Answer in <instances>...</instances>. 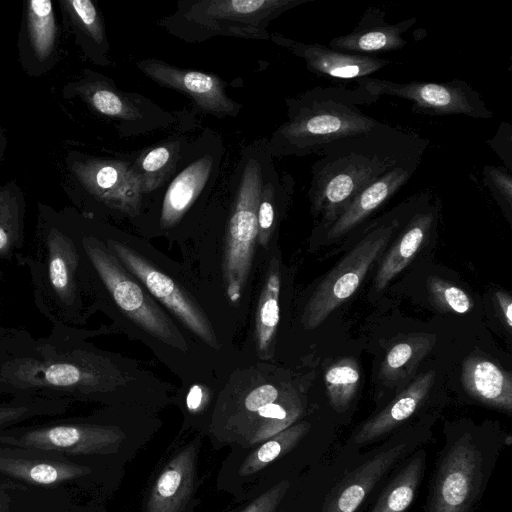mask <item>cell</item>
Instances as JSON below:
<instances>
[{
	"mask_svg": "<svg viewBox=\"0 0 512 512\" xmlns=\"http://www.w3.org/2000/svg\"><path fill=\"white\" fill-rule=\"evenodd\" d=\"M94 332L53 325L35 338L20 328L0 327V396L49 400H102L115 389L118 371L85 339Z\"/></svg>",
	"mask_w": 512,
	"mask_h": 512,
	"instance_id": "obj_1",
	"label": "cell"
},
{
	"mask_svg": "<svg viewBox=\"0 0 512 512\" xmlns=\"http://www.w3.org/2000/svg\"><path fill=\"white\" fill-rule=\"evenodd\" d=\"M428 141L381 122L370 131L325 146L311 167V212L330 225L366 186L389 170L423 157Z\"/></svg>",
	"mask_w": 512,
	"mask_h": 512,
	"instance_id": "obj_2",
	"label": "cell"
},
{
	"mask_svg": "<svg viewBox=\"0 0 512 512\" xmlns=\"http://www.w3.org/2000/svg\"><path fill=\"white\" fill-rule=\"evenodd\" d=\"M367 104V96L355 86H317L286 98L287 120L273 132L268 152L276 157H303L370 131L381 122L359 108Z\"/></svg>",
	"mask_w": 512,
	"mask_h": 512,
	"instance_id": "obj_3",
	"label": "cell"
},
{
	"mask_svg": "<svg viewBox=\"0 0 512 512\" xmlns=\"http://www.w3.org/2000/svg\"><path fill=\"white\" fill-rule=\"evenodd\" d=\"M16 262L30 272L34 304L53 325H84L78 230L54 219L40 223L28 253Z\"/></svg>",
	"mask_w": 512,
	"mask_h": 512,
	"instance_id": "obj_4",
	"label": "cell"
},
{
	"mask_svg": "<svg viewBox=\"0 0 512 512\" xmlns=\"http://www.w3.org/2000/svg\"><path fill=\"white\" fill-rule=\"evenodd\" d=\"M508 440L473 427L446 431L422 512H477Z\"/></svg>",
	"mask_w": 512,
	"mask_h": 512,
	"instance_id": "obj_5",
	"label": "cell"
},
{
	"mask_svg": "<svg viewBox=\"0 0 512 512\" xmlns=\"http://www.w3.org/2000/svg\"><path fill=\"white\" fill-rule=\"evenodd\" d=\"M80 282L84 294L113 303L125 316L161 341L185 350L183 336L144 286L95 234L78 230Z\"/></svg>",
	"mask_w": 512,
	"mask_h": 512,
	"instance_id": "obj_6",
	"label": "cell"
},
{
	"mask_svg": "<svg viewBox=\"0 0 512 512\" xmlns=\"http://www.w3.org/2000/svg\"><path fill=\"white\" fill-rule=\"evenodd\" d=\"M313 0H183L160 20L168 33L186 42L216 36L270 40L268 26L284 12Z\"/></svg>",
	"mask_w": 512,
	"mask_h": 512,
	"instance_id": "obj_7",
	"label": "cell"
},
{
	"mask_svg": "<svg viewBox=\"0 0 512 512\" xmlns=\"http://www.w3.org/2000/svg\"><path fill=\"white\" fill-rule=\"evenodd\" d=\"M430 199V193L415 194L399 207L369 225L362 238L325 276L304 307L301 323L315 329L360 286L370 267L384 251L402 220Z\"/></svg>",
	"mask_w": 512,
	"mask_h": 512,
	"instance_id": "obj_8",
	"label": "cell"
},
{
	"mask_svg": "<svg viewBox=\"0 0 512 512\" xmlns=\"http://www.w3.org/2000/svg\"><path fill=\"white\" fill-rule=\"evenodd\" d=\"M265 173L248 157L241 169L228 223L224 274L229 299L237 302L247 281L258 237L257 208Z\"/></svg>",
	"mask_w": 512,
	"mask_h": 512,
	"instance_id": "obj_9",
	"label": "cell"
},
{
	"mask_svg": "<svg viewBox=\"0 0 512 512\" xmlns=\"http://www.w3.org/2000/svg\"><path fill=\"white\" fill-rule=\"evenodd\" d=\"M355 87L365 93L370 104L382 96H392L409 101L412 110L423 115H462L479 120L493 117L482 96L462 79L399 83L366 77L357 80Z\"/></svg>",
	"mask_w": 512,
	"mask_h": 512,
	"instance_id": "obj_10",
	"label": "cell"
},
{
	"mask_svg": "<svg viewBox=\"0 0 512 512\" xmlns=\"http://www.w3.org/2000/svg\"><path fill=\"white\" fill-rule=\"evenodd\" d=\"M426 431L398 432L371 450L325 497L321 512H358L394 469L427 442Z\"/></svg>",
	"mask_w": 512,
	"mask_h": 512,
	"instance_id": "obj_11",
	"label": "cell"
},
{
	"mask_svg": "<svg viewBox=\"0 0 512 512\" xmlns=\"http://www.w3.org/2000/svg\"><path fill=\"white\" fill-rule=\"evenodd\" d=\"M0 442L12 447L72 455L116 452L124 440L120 428L92 422H63L10 430Z\"/></svg>",
	"mask_w": 512,
	"mask_h": 512,
	"instance_id": "obj_12",
	"label": "cell"
},
{
	"mask_svg": "<svg viewBox=\"0 0 512 512\" xmlns=\"http://www.w3.org/2000/svg\"><path fill=\"white\" fill-rule=\"evenodd\" d=\"M104 242L110 252L144 286L151 296L168 308L201 340L210 346H217L214 330L207 317L172 278L119 240L106 238Z\"/></svg>",
	"mask_w": 512,
	"mask_h": 512,
	"instance_id": "obj_13",
	"label": "cell"
},
{
	"mask_svg": "<svg viewBox=\"0 0 512 512\" xmlns=\"http://www.w3.org/2000/svg\"><path fill=\"white\" fill-rule=\"evenodd\" d=\"M137 67L159 85L189 97L204 113L216 117L236 116L241 106L225 92L220 78L205 72L183 69L158 59H144Z\"/></svg>",
	"mask_w": 512,
	"mask_h": 512,
	"instance_id": "obj_14",
	"label": "cell"
},
{
	"mask_svg": "<svg viewBox=\"0 0 512 512\" xmlns=\"http://www.w3.org/2000/svg\"><path fill=\"white\" fill-rule=\"evenodd\" d=\"M270 41L301 58L310 72L336 81L356 82L391 63L385 58L341 52L324 44L304 43L279 33H271Z\"/></svg>",
	"mask_w": 512,
	"mask_h": 512,
	"instance_id": "obj_15",
	"label": "cell"
},
{
	"mask_svg": "<svg viewBox=\"0 0 512 512\" xmlns=\"http://www.w3.org/2000/svg\"><path fill=\"white\" fill-rule=\"evenodd\" d=\"M422 157L412 158L389 170L362 189L327 227L325 238L335 240L357 228L387 203L414 175Z\"/></svg>",
	"mask_w": 512,
	"mask_h": 512,
	"instance_id": "obj_16",
	"label": "cell"
},
{
	"mask_svg": "<svg viewBox=\"0 0 512 512\" xmlns=\"http://www.w3.org/2000/svg\"><path fill=\"white\" fill-rule=\"evenodd\" d=\"M434 380L433 370L419 375L383 409L359 424L347 439L346 447L363 448L390 436L419 410Z\"/></svg>",
	"mask_w": 512,
	"mask_h": 512,
	"instance_id": "obj_17",
	"label": "cell"
},
{
	"mask_svg": "<svg viewBox=\"0 0 512 512\" xmlns=\"http://www.w3.org/2000/svg\"><path fill=\"white\" fill-rule=\"evenodd\" d=\"M199 441L179 450L164 465L149 491L144 512H183L196 485Z\"/></svg>",
	"mask_w": 512,
	"mask_h": 512,
	"instance_id": "obj_18",
	"label": "cell"
},
{
	"mask_svg": "<svg viewBox=\"0 0 512 512\" xmlns=\"http://www.w3.org/2000/svg\"><path fill=\"white\" fill-rule=\"evenodd\" d=\"M415 17L397 23L387 22L384 10L369 6L350 32L330 40L328 46L346 53L372 55L402 49L403 37L415 23Z\"/></svg>",
	"mask_w": 512,
	"mask_h": 512,
	"instance_id": "obj_19",
	"label": "cell"
},
{
	"mask_svg": "<svg viewBox=\"0 0 512 512\" xmlns=\"http://www.w3.org/2000/svg\"><path fill=\"white\" fill-rule=\"evenodd\" d=\"M85 178L93 193L107 206L129 216L139 214L144 193L131 163L94 162L86 168Z\"/></svg>",
	"mask_w": 512,
	"mask_h": 512,
	"instance_id": "obj_20",
	"label": "cell"
},
{
	"mask_svg": "<svg viewBox=\"0 0 512 512\" xmlns=\"http://www.w3.org/2000/svg\"><path fill=\"white\" fill-rule=\"evenodd\" d=\"M25 448L0 450V473L36 485H55L90 473V468L66 459L38 455Z\"/></svg>",
	"mask_w": 512,
	"mask_h": 512,
	"instance_id": "obj_21",
	"label": "cell"
},
{
	"mask_svg": "<svg viewBox=\"0 0 512 512\" xmlns=\"http://www.w3.org/2000/svg\"><path fill=\"white\" fill-rule=\"evenodd\" d=\"M438 216V208L429 201L418 208L407 220L400 237L383 259L373 286L379 292L394 279L417 255L429 237Z\"/></svg>",
	"mask_w": 512,
	"mask_h": 512,
	"instance_id": "obj_22",
	"label": "cell"
},
{
	"mask_svg": "<svg viewBox=\"0 0 512 512\" xmlns=\"http://www.w3.org/2000/svg\"><path fill=\"white\" fill-rule=\"evenodd\" d=\"M461 381L473 399L489 408L511 413V374L494 362L481 356L468 357L462 365Z\"/></svg>",
	"mask_w": 512,
	"mask_h": 512,
	"instance_id": "obj_23",
	"label": "cell"
},
{
	"mask_svg": "<svg viewBox=\"0 0 512 512\" xmlns=\"http://www.w3.org/2000/svg\"><path fill=\"white\" fill-rule=\"evenodd\" d=\"M426 461L425 446L405 458L382 484L369 512H407L424 476Z\"/></svg>",
	"mask_w": 512,
	"mask_h": 512,
	"instance_id": "obj_24",
	"label": "cell"
},
{
	"mask_svg": "<svg viewBox=\"0 0 512 512\" xmlns=\"http://www.w3.org/2000/svg\"><path fill=\"white\" fill-rule=\"evenodd\" d=\"M214 158L205 154L183 169L170 183L163 199L160 224L170 228L177 224L207 184Z\"/></svg>",
	"mask_w": 512,
	"mask_h": 512,
	"instance_id": "obj_25",
	"label": "cell"
},
{
	"mask_svg": "<svg viewBox=\"0 0 512 512\" xmlns=\"http://www.w3.org/2000/svg\"><path fill=\"white\" fill-rule=\"evenodd\" d=\"M435 342V335L422 333L412 334L394 344L381 364V380L391 386L406 379L433 349Z\"/></svg>",
	"mask_w": 512,
	"mask_h": 512,
	"instance_id": "obj_26",
	"label": "cell"
},
{
	"mask_svg": "<svg viewBox=\"0 0 512 512\" xmlns=\"http://www.w3.org/2000/svg\"><path fill=\"white\" fill-rule=\"evenodd\" d=\"M181 147L180 141L156 145L141 152L134 163H131L140 179L143 193L156 190L174 173Z\"/></svg>",
	"mask_w": 512,
	"mask_h": 512,
	"instance_id": "obj_27",
	"label": "cell"
},
{
	"mask_svg": "<svg viewBox=\"0 0 512 512\" xmlns=\"http://www.w3.org/2000/svg\"><path fill=\"white\" fill-rule=\"evenodd\" d=\"M280 271L273 260L263 286L256 313V342L260 353L267 354L279 323Z\"/></svg>",
	"mask_w": 512,
	"mask_h": 512,
	"instance_id": "obj_28",
	"label": "cell"
},
{
	"mask_svg": "<svg viewBox=\"0 0 512 512\" xmlns=\"http://www.w3.org/2000/svg\"><path fill=\"white\" fill-rule=\"evenodd\" d=\"M310 429V423L301 421L294 423L285 430L265 440L244 460L240 467V473L244 476L262 470L268 464L285 455L306 435Z\"/></svg>",
	"mask_w": 512,
	"mask_h": 512,
	"instance_id": "obj_29",
	"label": "cell"
},
{
	"mask_svg": "<svg viewBox=\"0 0 512 512\" xmlns=\"http://www.w3.org/2000/svg\"><path fill=\"white\" fill-rule=\"evenodd\" d=\"M324 381L331 407L340 413L346 411L354 400L359 386L358 363L351 357L332 363L325 371Z\"/></svg>",
	"mask_w": 512,
	"mask_h": 512,
	"instance_id": "obj_30",
	"label": "cell"
},
{
	"mask_svg": "<svg viewBox=\"0 0 512 512\" xmlns=\"http://www.w3.org/2000/svg\"><path fill=\"white\" fill-rule=\"evenodd\" d=\"M90 99L95 109L106 116L127 121L128 124L145 120L148 100L139 95L124 94L107 86H96Z\"/></svg>",
	"mask_w": 512,
	"mask_h": 512,
	"instance_id": "obj_31",
	"label": "cell"
},
{
	"mask_svg": "<svg viewBox=\"0 0 512 512\" xmlns=\"http://www.w3.org/2000/svg\"><path fill=\"white\" fill-rule=\"evenodd\" d=\"M68 404L43 398L13 397L0 403V430L34 418L63 414L67 411Z\"/></svg>",
	"mask_w": 512,
	"mask_h": 512,
	"instance_id": "obj_32",
	"label": "cell"
},
{
	"mask_svg": "<svg viewBox=\"0 0 512 512\" xmlns=\"http://www.w3.org/2000/svg\"><path fill=\"white\" fill-rule=\"evenodd\" d=\"M24 231L18 207L0 206V261H16L23 253Z\"/></svg>",
	"mask_w": 512,
	"mask_h": 512,
	"instance_id": "obj_33",
	"label": "cell"
},
{
	"mask_svg": "<svg viewBox=\"0 0 512 512\" xmlns=\"http://www.w3.org/2000/svg\"><path fill=\"white\" fill-rule=\"evenodd\" d=\"M30 30L36 51L46 56L53 44L55 24L49 0H32L29 3Z\"/></svg>",
	"mask_w": 512,
	"mask_h": 512,
	"instance_id": "obj_34",
	"label": "cell"
},
{
	"mask_svg": "<svg viewBox=\"0 0 512 512\" xmlns=\"http://www.w3.org/2000/svg\"><path fill=\"white\" fill-rule=\"evenodd\" d=\"M427 288L431 301L442 311L464 314L473 307L469 295L446 280L431 276L427 280Z\"/></svg>",
	"mask_w": 512,
	"mask_h": 512,
	"instance_id": "obj_35",
	"label": "cell"
},
{
	"mask_svg": "<svg viewBox=\"0 0 512 512\" xmlns=\"http://www.w3.org/2000/svg\"><path fill=\"white\" fill-rule=\"evenodd\" d=\"M484 185L508 214L512 208V176L505 166L485 165L482 170Z\"/></svg>",
	"mask_w": 512,
	"mask_h": 512,
	"instance_id": "obj_36",
	"label": "cell"
},
{
	"mask_svg": "<svg viewBox=\"0 0 512 512\" xmlns=\"http://www.w3.org/2000/svg\"><path fill=\"white\" fill-rule=\"evenodd\" d=\"M280 395L278 388L273 384L264 383L256 386L245 395L236 411V422L231 426L236 430L250 415L262 406L276 401Z\"/></svg>",
	"mask_w": 512,
	"mask_h": 512,
	"instance_id": "obj_37",
	"label": "cell"
},
{
	"mask_svg": "<svg viewBox=\"0 0 512 512\" xmlns=\"http://www.w3.org/2000/svg\"><path fill=\"white\" fill-rule=\"evenodd\" d=\"M70 5L90 36L97 43L104 42V31L100 17L93 3L89 0H73L70 1Z\"/></svg>",
	"mask_w": 512,
	"mask_h": 512,
	"instance_id": "obj_38",
	"label": "cell"
},
{
	"mask_svg": "<svg viewBox=\"0 0 512 512\" xmlns=\"http://www.w3.org/2000/svg\"><path fill=\"white\" fill-rule=\"evenodd\" d=\"M289 483L281 481L274 485L269 490L254 499L243 511L241 512H276L281 500L284 498Z\"/></svg>",
	"mask_w": 512,
	"mask_h": 512,
	"instance_id": "obj_39",
	"label": "cell"
},
{
	"mask_svg": "<svg viewBox=\"0 0 512 512\" xmlns=\"http://www.w3.org/2000/svg\"><path fill=\"white\" fill-rule=\"evenodd\" d=\"M488 145L504 162L505 167L510 171L512 167V127L509 123L503 122L498 128L495 136L490 139Z\"/></svg>",
	"mask_w": 512,
	"mask_h": 512,
	"instance_id": "obj_40",
	"label": "cell"
},
{
	"mask_svg": "<svg viewBox=\"0 0 512 512\" xmlns=\"http://www.w3.org/2000/svg\"><path fill=\"white\" fill-rule=\"evenodd\" d=\"M206 400V390L200 385H194L187 394L186 405L190 412L196 413L204 407Z\"/></svg>",
	"mask_w": 512,
	"mask_h": 512,
	"instance_id": "obj_41",
	"label": "cell"
},
{
	"mask_svg": "<svg viewBox=\"0 0 512 512\" xmlns=\"http://www.w3.org/2000/svg\"><path fill=\"white\" fill-rule=\"evenodd\" d=\"M495 299L497 301V306L499 308L502 320L510 330L512 327V299L507 293L503 291L495 292Z\"/></svg>",
	"mask_w": 512,
	"mask_h": 512,
	"instance_id": "obj_42",
	"label": "cell"
},
{
	"mask_svg": "<svg viewBox=\"0 0 512 512\" xmlns=\"http://www.w3.org/2000/svg\"><path fill=\"white\" fill-rule=\"evenodd\" d=\"M9 503L8 495L0 487V512H8Z\"/></svg>",
	"mask_w": 512,
	"mask_h": 512,
	"instance_id": "obj_43",
	"label": "cell"
},
{
	"mask_svg": "<svg viewBox=\"0 0 512 512\" xmlns=\"http://www.w3.org/2000/svg\"><path fill=\"white\" fill-rule=\"evenodd\" d=\"M4 277V273L0 270V280H2Z\"/></svg>",
	"mask_w": 512,
	"mask_h": 512,
	"instance_id": "obj_44",
	"label": "cell"
}]
</instances>
